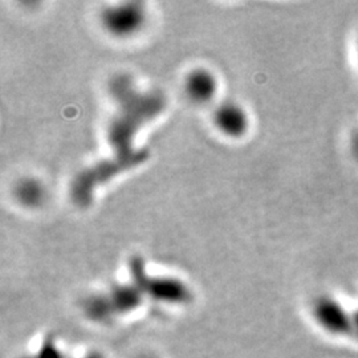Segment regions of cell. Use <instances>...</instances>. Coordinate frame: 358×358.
<instances>
[{"label":"cell","mask_w":358,"mask_h":358,"mask_svg":"<svg viewBox=\"0 0 358 358\" xmlns=\"http://www.w3.org/2000/svg\"><path fill=\"white\" fill-rule=\"evenodd\" d=\"M110 94L115 112L108 127V141L117 159L137 167L148 161L150 153L134 148V138L142 127L153 121L166 108V97L158 90H138L127 75L115 76L110 81Z\"/></svg>","instance_id":"6da1fadb"},{"label":"cell","mask_w":358,"mask_h":358,"mask_svg":"<svg viewBox=\"0 0 358 358\" xmlns=\"http://www.w3.org/2000/svg\"><path fill=\"white\" fill-rule=\"evenodd\" d=\"M146 20L143 3L125 1L106 7L101 13L105 31L115 38H125L136 35Z\"/></svg>","instance_id":"7a4b0ae2"},{"label":"cell","mask_w":358,"mask_h":358,"mask_svg":"<svg viewBox=\"0 0 358 358\" xmlns=\"http://www.w3.org/2000/svg\"><path fill=\"white\" fill-rule=\"evenodd\" d=\"M214 124L217 130L230 138H241L248 130V115L239 103L226 101L217 108Z\"/></svg>","instance_id":"3957f363"},{"label":"cell","mask_w":358,"mask_h":358,"mask_svg":"<svg viewBox=\"0 0 358 358\" xmlns=\"http://www.w3.org/2000/svg\"><path fill=\"white\" fill-rule=\"evenodd\" d=\"M185 88L194 103H210L217 94V77L206 68H195L186 77Z\"/></svg>","instance_id":"277c9868"},{"label":"cell","mask_w":358,"mask_h":358,"mask_svg":"<svg viewBox=\"0 0 358 358\" xmlns=\"http://www.w3.org/2000/svg\"><path fill=\"white\" fill-rule=\"evenodd\" d=\"M316 317L321 325L333 334H343L352 327V321L348 320L343 308L331 300L317 304Z\"/></svg>","instance_id":"5b68a950"},{"label":"cell","mask_w":358,"mask_h":358,"mask_svg":"<svg viewBox=\"0 0 358 358\" xmlns=\"http://www.w3.org/2000/svg\"><path fill=\"white\" fill-rule=\"evenodd\" d=\"M15 196L20 205L35 208L44 202L45 190L38 179H22L15 187Z\"/></svg>","instance_id":"8992f818"},{"label":"cell","mask_w":358,"mask_h":358,"mask_svg":"<svg viewBox=\"0 0 358 358\" xmlns=\"http://www.w3.org/2000/svg\"><path fill=\"white\" fill-rule=\"evenodd\" d=\"M353 324H355V328H356V332L358 333V315H357V316H355V319H353Z\"/></svg>","instance_id":"52a82bcc"}]
</instances>
